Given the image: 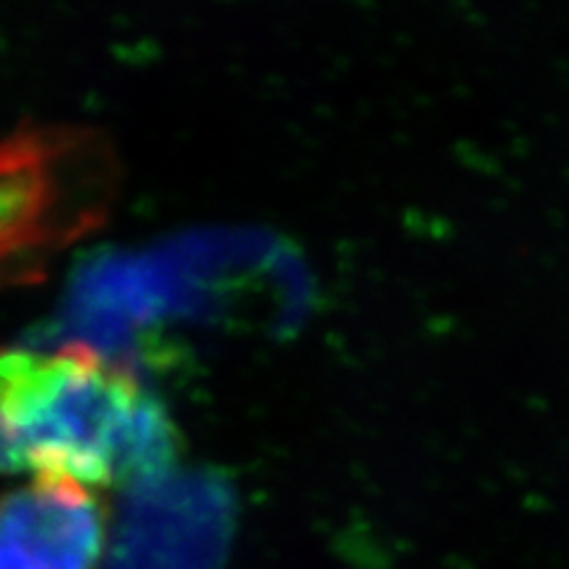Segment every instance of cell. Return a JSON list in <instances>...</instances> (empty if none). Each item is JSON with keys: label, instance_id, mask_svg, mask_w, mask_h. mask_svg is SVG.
<instances>
[{"label": "cell", "instance_id": "1", "mask_svg": "<svg viewBox=\"0 0 569 569\" xmlns=\"http://www.w3.org/2000/svg\"><path fill=\"white\" fill-rule=\"evenodd\" d=\"M173 425L129 368L88 345L0 347V472L83 487L162 470Z\"/></svg>", "mask_w": 569, "mask_h": 569}, {"label": "cell", "instance_id": "2", "mask_svg": "<svg viewBox=\"0 0 569 569\" xmlns=\"http://www.w3.org/2000/svg\"><path fill=\"white\" fill-rule=\"evenodd\" d=\"M117 186V157L96 131L29 127L0 138V288L43 280L107 219Z\"/></svg>", "mask_w": 569, "mask_h": 569}, {"label": "cell", "instance_id": "3", "mask_svg": "<svg viewBox=\"0 0 569 569\" xmlns=\"http://www.w3.org/2000/svg\"><path fill=\"white\" fill-rule=\"evenodd\" d=\"M104 537L102 503L74 479L0 491V569H98Z\"/></svg>", "mask_w": 569, "mask_h": 569}]
</instances>
